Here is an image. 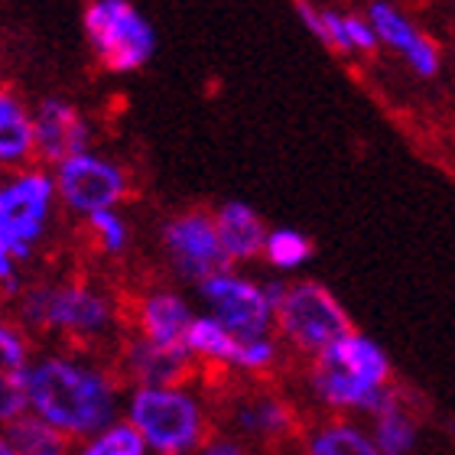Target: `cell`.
Returning <instances> with one entry per match:
<instances>
[{"instance_id": "obj_1", "label": "cell", "mask_w": 455, "mask_h": 455, "mask_svg": "<svg viewBox=\"0 0 455 455\" xmlns=\"http://www.w3.org/2000/svg\"><path fill=\"white\" fill-rule=\"evenodd\" d=\"M124 394L127 387L111 355L68 345L33 351L27 371V413L59 429L72 443L117 423Z\"/></svg>"}, {"instance_id": "obj_2", "label": "cell", "mask_w": 455, "mask_h": 455, "mask_svg": "<svg viewBox=\"0 0 455 455\" xmlns=\"http://www.w3.org/2000/svg\"><path fill=\"white\" fill-rule=\"evenodd\" d=\"M7 306L33 341L49 339L52 345L111 355L124 335V293L88 274L27 280Z\"/></svg>"}, {"instance_id": "obj_3", "label": "cell", "mask_w": 455, "mask_h": 455, "mask_svg": "<svg viewBox=\"0 0 455 455\" xmlns=\"http://www.w3.org/2000/svg\"><path fill=\"white\" fill-rule=\"evenodd\" d=\"M121 419L140 436L147 455H196L215 433V407L196 384L127 387Z\"/></svg>"}, {"instance_id": "obj_4", "label": "cell", "mask_w": 455, "mask_h": 455, "mask_svg": "<svg viewBox=\"0 0 455 455\" xmlns=\"http://www.w3.org/2000/svg\"><path fill=\"white\" fill-rule=\"evenodd\" d=\"M82 36L108 76H133L156 56V29L133 0H85Z\"/></svg>"}, {"instance_id": "obj_5", "label": "cell", "mask_w": 455, "mask_h": 455, "mask_svg": "<svg viewBox=\"0 0 455 455\" xmlns=\"http://www.w3.org/2000/svg\"><path fill=\"white\" fill-rule=\"evenodd\" d=\"M59 215L56 186L46 166H23L0 176V244L27 267L52 235Z\"/></svg>"}, {"instance_id": "obj_6", "label": "cell", "mask_w": 455, "mask_h": 455, "mask_svg": "<svg viewBox=\"0 0 455 455\" xmlns=\"http://www.w3.org/2000/svg\"><path fill=\"white\" fill-rule=\"evenodd\" d=\"M351 325L348 309L329 286L315 280L286 283V293L274 309V335L280 345L313 361L341 335H348Z\"/></svg>"}, {"instance_id": "obj_7", "label": "cell", "mask_w": 455, "mask_h": 455, "mask_svg": "<svg viewBox=\"0 0 455 455\" xmlns=\"http://www.w3.org/2000/svg\"><path fill=\"white\" fill-rule=\"evenodd\" d=\"M52 186H56L59 209L68 219H88L95 212L124 209V202L131 199L133 180L121 160H114L101 150H85L52 166Z\"/></svg>"}, {"instance_id": "obj_8", "label": "cell", "mask_w": 455, "mask_h": 455, "mask_svg": "<svg viewBox=\"0 0 455 455\" xmlns=\"http://www.w3.org/2000/svg\"><path fill=\"white\" fill-rule=\"evenodd\" d=\"M196 296L205 315H212L237 339L274 332V306L267 299L264 283H257L254 276L241 274L235 267H225L196 283Z\"/></svg>"}, {"instance_id": "obj_9", "label": "cell", "mask_w": 455, "mask_h": 455, "mask_svg": "<svg viewBox=\"0 0 455 455\" xmlns=\"http://www.w3.org/2000/svg\"><path fill=\"white\" fill-rule=\"evenodd\" d=\"M163 257L182 283H202L205 276L225 270L228 260L221 254L219 235L212 212L205 209H182L160 225Z\"/></svg>"}, {"instance_id": "obj_10", "label": "cell", "mask_w": 455, "mask_h": 455, "mask_svg": "<svg viewBox=\"0 0 455 455\" xmlns=\"http://www.w3.org/2000/svg\"><path fill=\"white\" fill-rule=\"evenodd\" d=\"M221 419L225 433L244 439L254 449L283 446L299 436V413L283 394L267 387L237 390L221 403Z\"/></svg>"}, {"instance_id": "obj_11", "label": "cell", "mask_w": 455, "mask_h": 455, "mask_svg": "<svg viewBox=\"0 0 455 455\" xmlns=\"http://www.w3.org/2000/svg\"><path fill=\"white\" fill-rule=\"evenodd\" d=\"M33 114V163L59 166L62 160L95 147V124L76 101L62 95H43L29 101Z\"/></svg>"}, {"instance_id": "obj_12", "label": "cell", "mask_w": 455, "mask_h": 455, "mask_svg": "<svg viewBox=\"0 0 455 455\" xmlns=\"http://www.w3.org/2000/svg\"><path fill=\"white\" fill-rule=\"evenodd\" d=\"M192 319L196 306L172 286H143L133 296H124V332L160 348H186Z\"/></svg>"}, {"instance_id": "obj_13", "label": "cell", "mask_w": 455, "mask_h": 455, "mask_svg": "<svg viewBox=\"0 0 455 455\" xmlns=\"http://www.w3.org/2000/svg\"><path fill=\"white\" fill-rule=\"evenodd\" d=\"M111 361L124 387H170V384H192L199 378V364L189 358L186 348H160L131 332H124L114 345Z\"/></svg>"}, {"instance_id": "obj_14", "label": "cell", "mask_w": 455, "mask_h": 455, "mask_svg": "<svg viewBox=\"0 0 455 455\" xmlns=\"http://www.w3.org/2000/svg\"><path fill=\"white\" fill-rule=\"evenodd\" d=\"M36 341L0 306V429L27 413V371Z\"/></svg>"}, {"instance_id": "obj_15", "label": "cell", "mask_w": 455, "mask_h": 455, "mask_svg": "<svg viewBox=\"0 0 455 455\" xmlns=\"http://www.w3.org/2000/svg\"><path fill=\"white\" fill-rule=\"evenodd\" d=\"M212 221H215V235H219L221 254H225L228 267L251 264V260L260 257L267 225L254 212V205H247L241 199H228L212 212Z\"/></svg>"}, {"instance_id": "obj_16", "label": "cell", "mask_w": 455, "mask_h": 455, "mask_svg": "<svg viewBox=\"0 0 455 455\" xmlns=\"http://www.w3.org/2000/svg\"><path fill=\"white\" fill-rule=\"evenodd\" d=\"M315 361H325V364H332V368L345 371L351 378L364 380L371 387H390L394 384L390 355L374 339L355 332V329L348 335H341L339 341H332L325 351H319Z\"/></svg>"}, {"instance_id": "obj_17", "label": "cell", "mask_w": 455, "mask_h": 455, "mask_svg": "<svg viewBox=\"0 0 455 455\" xmlns=\"http://www.w3.org/2000/svg\"><path fill=\"white\" fill-rule=\"evenodd\" d=\"M33 166V114L13 85L0 82V176Z\"/></svg>"}, {"instance_id": "obj_18", "label": "cell", "mask_w": 455, "mask_h": 455, "mask_svg": "<svg viewBox=\"0 0 455 455\" xmlns=\"http://www.w3.org/2000/svg\"><path fill=\"white\" fill-rule=\"evenodd\" d=\"M299 455H380L358 419L325 417L299 429Z\"/></svg>"}, {"instance_id": "obj_19", "label": "cell", "mask_w": 455, "mask_h": 455, "mask_svg": "<svg viewBox=\"0 0 455 455\" xmlns=\"http://www.w3.org/2000/svg\"><path fill=\"white\" fill-rule=\"evenodd\" d=\"M364 429L380 455H413L419 449V419L400 397V390L374 417H368Z\"/></svg>"}, {"instance_id": "obj_20", "label": "cell", "mask_w": 455, "mask_h": 455, "mask_svg": "<svg viewBox=\"0 0 455 455\" xmlns=\"http://www.w3.org/2000/svg\"><path fill=\"white\" fill-rule=\"evenodd\" d=\"M237 345L241 339L205 313H196L189 332H186V351L199 364V371H235Z\"/></svg>"}, {"instance_id": "obj_21", "label": "cell", "mask_w": 455, "mask_h": 455, "mask_svg": "<svg viewBox=\"0 0 455 455\" xmlns=\"http://www.w3.org/2000/svg\"><path fill=\"white\" fill-rule=\"evenodd\" d=\"M4 433H7L17 455H72V449H76L72 439L62 436L59 429H52L33 413L17 417L10 427H4Z\"/></svg>"}, {"instance_id": "obj_22", "label": "cell", "mask_w": 455, "mask_h": 455, "mask_svg": "<svg viewBox=\"0 0 455 455\" xmlns=\"http://www.w3.org/2000/svg\"><path fill=\"white\" fill-rule=\"evenodd\" d=\"M82 231H85L88 244L95 247L98 254L114 260V257H124L131 251V241H133V231H131V221L124 215V209H108V212H95V215H88V219L78 221Z\"/></svg>"}, {"instance_id": "obj_23", "label": "cell", "mask_w": 455, "mask_h": 455, "mask_svg": "<svg viewBox=\"0 0 455 455\" xmlns=\"http://www.w3.org/2000/svg\"><path fill=\"white\" fill-rule=\"evenodd\" d=\"M371 23V29H374V36H378V43H384V46L397 49L400 56L407 59L413 49L423 43V33H419L413 23H410L403 13H400L394 4H387V0H374L368 7V17H364Z\"/></svg>"}, {"instance_id": "obj_24", "label": "cell", "mask_w": 455, "mask_h": 455, "mask_svg": "<svg viewBox=\"0 0 455 455\" xmlns=\"http://www.w3.org/2000/svg\"><path fill=\"white\" fill-rule=\"evenodd\" d=\"M260 257L274 270H299L313 260V241L296 228H267Z\"/></svg>"}, {"instance_id": "obj_25", "label": "cell", "mask_w": 455, "mask_h": 455, "mask_svg": "<svg viewBox=\"0 0 455 455\" xmlns=\"http://www.w3.org/2000/svg\"><path fill=\"white\" fill-rule=\"evenodd\" d=\"M280 355H283V345L276 341L274 332L254 335V339H241L237 358H235V374H244V378H267V374L276 371Z\"/></svg>"}, {"instance_id": "obj_26", "label": "cell", "mask_w": 455, "mask_h": 455, "mask_svg": "<svg viewBox=\"0 0 455 455\" xmlns=\"http://www.w3.org/2000/svg\"><path fill=\"white\" fill-rule=\"evenodd\" d=\"M72 455H147V449H143L140 436L124 419H117V423L105 427L95 436L76 443Z\"/></svg>"}, {"instance_id": "obj_27", "label": "cell", "mask_w": 455, "mask_h": 455, "mask_svg": "<svg viewBox=\"0 0 455 455\" xmlns=\"http://www.w3.org/2000/svg\"><path fill=\"white\" fill-rule=\"evenodd\" d=\"M319 23H323V46L348 56L351 43H348V29H345V13H339L332 7H319Z\"/></svg>"}, {"instance_id": "obj_28", "label": "cell", "mask_w": 455, "mask_h": 455, "mask_svg": "<svg viewBox=\"0 0 455 455\" xmlns=\"http://www.w3.org/2000/svg\"><path fill=\"white\" fill-rule=\"evenodd\" d=\"M23 270H27V267L20 264L17 257L0 244V306H7L10 299L20 293V286L27 283V274H23Z\"/></svg>"}, {"instance_id": "obj_29", "label": "cell", "mask_w": 455, "mask_h": 455, "mask_svg": "<svg viewBox=\"0 0 455 455\" xmlns=\"http://www.w3.org/2000/svg\"><path fill=\"white\" fill-rule=\"evenodd\" d=\"M196 455H260V449L247 446L244 439L231 436V433H225V429H215V433L202 443Z\"/></svg>"}, {"instance_id": "obj_30", "label": "cell", "mask_w": 455, "mask_h": 455, "mask_svg": "<svg viewBox=\"0 0 455 455\" xmlns=\"http://www.w3.org/2000/svg\"><path fill=\"white\" fill-rule=\"evenodd\" d=\"M345 29H348V43L351 52H374L380 46L374 29L364 17H355V13H345Z\"/></svg>"}, {"instance_id": "obj_31", "label": "cell", "mask_w": 455, "mask_h": 455, "mask_svg": "<svg viewBox=\"0 0 455 455\" xmlns=\"http://www.w3.org/2000/svg\"><path fill=\"white\" fill-rule=\"evenodd\" d=\"M0 455H17L13 452V446H10V439H7V433L0 429Z\"/></svg>"}]
</instances>
